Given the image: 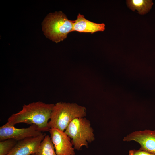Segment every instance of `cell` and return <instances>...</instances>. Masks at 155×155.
Wrapping results in <instances>:
<instances>
[{"label": "cell", "mask_w": 155, "mask_h": 155, "mask_svg": "<svg viewBox=\"0 0 155 155\" xmlns=\"http://www.w3.org/2000/svg\"><path fill=\"white\" fill-rule=\"evenodd\" d=\"M42 133L35 125H31L27 128H18L5 124L0 127V140L13 139L19 141L38 136Z\"/></svg>", "instance_id": "5"}, {"label": "cell", "mask_w": 155, "mask_h": 155, "mask_svg": "<svg viewBox=\"0 0 155 155\" xmlns=\"http://www.w3.org/2000/svg\"><path fill=\"white\" fill-rule=\"evenodd\" d=\"M37 155H57L51 137L46 135L36 153Z\"/></svg>", "instance_id": "11"}, {"label": "cell", "mask_w": 155, "mask_h": 155, "mask_svg": "<svg viewBox=\"0 0 155 155\" xmlns=\"http://www.w3.org/2000/svg\"><path fill=\"white\" fill-rule=\"evenodd\" d=\"M74 22L68 19L62 11L50 13L42 22V30L46 38L57 43L72 31Z\"/></svg>", "instance_id": "3"}, {"label": "cell", "mask_w": 155, "mask_h": 155, "mask_svg": "<svg viewBox=\"0 0 155 155\" xmlns=\"http://www.w3.org/2000/svg\"><path fill=\"white\" fill-rule=\"evenodd\" d=\"M46 135L43 133L38 136L18 141L14 147L6 155H31L36 153Z\"/></svg>", "instance_id": "8"}, {"label": "cell", "mask_w": 155, "mask_h": 155, "mask_svg": "<svg viewBox=\"0 0 155 155\" xmlns=\"http://www.w3.org/2000/svg\"><path fill=\"white\" fill-rule=\"evenodd\" d=\"M129 155H155V154L139 149L137 150L133 149L130 150Z\"/></svg>", "instance_id": "13"}, {"label": "cell", "mask_w": 155, "mask_h": 155, "mask_svg": "<svg viewBox=\"0 0 155 155\" xmlns=\"http://www.w3.org/2000/svg\"><path fill=\"white\" fill-rule=\"evenodd\" d=\"M126 2L128 7L133 11L137 10L141 15L149 12L153 4L152 1L150 0H128Z\"/></svg>", "instance_id": "10"}, {"label": "cell", "mask_w": 155, "mask_h": 155, "mask_svg": "<svg viewBox=\"0 0 155 155\" xmlns=\"http://www.w3.org/2000/svg\"><path fill=\"white\" fill-rule=\"evenodd\" d=\"M85 107L75 103L58 102L54 105L48 125L50 129L56 128L65 131L74 119L84 117Z\"/></svg>", "instance_id": "2"}, {"label": "cell", "mask_w": 155, "mask_h": 155, "mask_svg": "<svg viewBox=\"0 0 155 155\" xmlns=\"http://www.w3.org/2000/svg\"><path fill=\"white\" fill-rule=\"evenodd\" d=\"M49 131L57 155L75 154L70 138L64 131L56 128H51Z\"/></svg>", "instance_id": "6"}, {"label": "cell", "mask_w": 155, "mask_h": 155, "mask_svg": "<svg viewBox=\"0 0 155 155\" xmlns=\"http://www.w3.org/2000/svg\"><path fill=\"white\" fill-rule=\"evenodd\" d=\"M54 105L41 101L24 104L21 111L8 118L5 124L14 126L17 124L25 123L36 125L42 132L49 131L48 123Z\"/></svg>", "instance_id": "1"}, {"label": "cell", "mask_w": 155, "mask_h": 155, "mask_svg": "<svg viewBox=\"0 0 155 155\" xmlns=\"http://www.w3.org/2000/svg\"><path fill=\"white\" fill-rule=\"evenodd\" d=\"M105 29L104 23H96L86 19L84 16L80 13L75 20L72 31L80 32L94 33L98 31H103Z\"/></svg>", "instance_id": "9"}, {"label": "cell", "mask_w": 155, "mask_h": 155, "mask_svg": "<svg viewBox=\"0 0 155 155\" xmlns=\"http://www.w3.org/2000/svg\"><path fill=\"white\" fill-rule=\"evenodd\" d=\"M123 140L135 141L140 144V149L155 154V130L135 131L124 137Z\"/></svg>", "instance_id": "7"}, {"label": "cell", "mask_w": 155, "mask_h": 155, "mask_svg": "<svg viewBox=\"0 0 155 155\" xmlns=\"http://www.w3.org/2000/svg\"><path fill=\"white\" fill-rule=\"evenodd\" d=\"M64 132L71 139L74 149L78 150L84 146L88 147V143L91 142L95 139L90 121L84 117L74 119Z\"/></svg>", "instance_id": "4"}, {"label": "cell", "mask_w": 155, "mask_h": 155, "mask_svg": "<svg viewBox=\"0 0 155 155\" xmlns=\"http://www.w3.org/2000/svg\"><path fill=\"white\" fill-rule=\"evenodd\" d=\"M31 155H37L36 153L34 154Z\"/></svg>", "instance_id": "14"}, {"label": "cell", "mask_w": 155, "mask_h": 155, "mask_svg": "<svg viewBox=\"0 0 155 155\" xmlns=\"http://www.w3.org/2000/svg\"><path fill=\"white\" fill-rule=\"evenodd\" d=\"M18 141L13 139L0 141V155H7L14 147Z\"/></svg>", "instance_id": "12"}]
</instances>
